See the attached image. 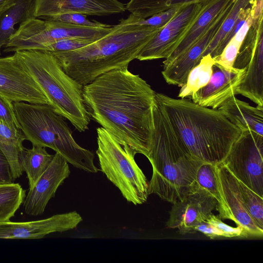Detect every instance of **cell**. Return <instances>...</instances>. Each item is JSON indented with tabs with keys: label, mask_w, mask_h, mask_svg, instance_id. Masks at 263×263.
Wrapping results in <instances>:
<instances>
[{
	"label": "cell",
	"mask_w": 263,
	"mask_h": 263,
	"mask_svg": "<svg viewBox=\"0 0 263 263\" xmlns=\"http://www.w3.org/2000/svg\"><path fill=\"white\" fill-rule=\"evenodd\" d=\"M156 93L128 67L99 76L83 86L82 92L90 118L121 143L146 157L152 144Z\"/></svg>",
	"instance_id": "6da1fadb"
},
{
	"label": "cell",
	"mask_w": 263,
	"mask_h": 263,
	"mask_svg": "<svg viewBox=\"0 0 263 263\" xmlns=\"http://www.w3.org/2000/svg\"><path fill=\"white\" fill-rule=\"evenodd\" d=\"M155 98L174 132L194 156L215 164L223 161L241 130L220 110L186 98L175 99L157 92Z\"/></svg>",
	"instance_id": "7a4b0ae2"
},
{
	"label": "cell",
	"mask_w": 263,
	"mask_h": 263,
	"mask_svg": "<svg viewBox=\"0 0 263 263\" xmlns=\"http://www.w3.org/2000/svg\"><path fill=\"white\" fill-rule=\"evenodd\" d=\"M152 144L147 157L153 168L148 194L174 203L197 187L196 177L204 163L194 156L176 135L155 98Z\"/></svg>",
	"instance_id": "3957f363"
},
{
	"label": "cell",
	"mask_w": 263,
	"mask_h": 263,
	"mask_svg": "<svg viewBox=\"0 0 263 263\" xmlns=\"http://www.w3.org/2000/svg\"><path fill=\"white\" fill-rule=\"evenodd\" d=\"M161 29L126 31L116 25L107 34L81 48L51 52L64 71L84 86L107 72L128 67Z\"/></svg>",
	"instance_id": "277c9868"
},
{
	"label": "cell",
	"mask_w": 263,
	"mask_h": 263,
	"mask_svg": "<svg viewBox=\"0 0 263 263\" xmlns=\"http://www.w3.org/2000/svg\"><path fill=\"white\" fill-rule=\"evenodd\" d=\"M14 53L40 86L54 111L79 132L87 130L90 118L84 102L83 86L64 71L49 51L31 49Z\"/></svg>",
	"instance_id": "5b68a950"
},
{
	"label": "cell",
	"mask_w": 263,
	"mask_h": 263,
	"mask_svg": "<svg viewBox=\"0 0 263 263\" xmlns=\"http://www.w3.org/2000/svg\"><path fill=\"white\" fill-rule=\"evenodd\" d=\"M13 104L21 129L32 145L51 148L77 168L92 173L100 171L95 165L93 153L76 142L64 118L49 105Z\"/></svg>",
	"instance_id": "8992f818"
},
{
	"label": "cell",
	"mask_w": 263,
	"mask_h": 263,
	"mask_svg": "<svg viewBox=\"0 0 263 263\" xmlns=\"http://www.w3.org/2000/svg\"><path fill=\"white\" fill-rule=\"evenodd\" d=\"M96 151L101 171L129 202L139 205L148 198V181L135 159L136 152L102 127L97 129Z\"/></svg>",
	"instance_id": "52a82bcc"
},
{
	"label": "cell",
	"mask_w": 263,
	"mask_h": 263,
	"mask_svg": "<svg viewBox=\"0 0 263 263\" xmlns=\"http://www.w3.org/2000/svg\"><path fill=\"white\" fill-rule=\"evenodd\" d=\"M263 136L242 130L223 163L229 171L263 197Z\"/></svg>",
	"instance_id": "ba28073f"
},
{
	"label": "cell",
	"mask_w": 263,
	"mask_h": 263,
	"mask_svg": "<svg viewBox=\"0 0 263 263\" xmlns=\"http://www.w3.org/2000/svg\"><path fill=\"white\" fill-rule=\"evenodd\" d=\"M210 0L183 5L173 18L143 47L136 59H167L174 51Z\"/></svg>",
	"instance_id": "9c48e42d"
},
{
	"label": "cell",
	"mask_w": 263,
	"mask_h": 263,
	"mask_svg": "<svg viewBox=\"0 0 263 263\" xmlns=\"http://www.w3.org/2000/svg\"><path fill=\"white\" fill-rule=\"evenodd\" d=\"M220 201L216 210L221 219L234 221L243 231V238H262L263 230L259 228L247 212L240 196L237 179L226 165L216 166Z\"/></svg>",
	"instance_id": "30bf717a"
},
{
	"label": "cell",
	"mask_w": 263,
	"mask_h": 263,
	"mask_svg": "<svg viewBox=\"0 0 263 263\" xmlns=\"http://www.w3.org/2000/svg\"><path fill=\"white\" fill-rule=\"evenodd\" d=\"M0 96L13 102L49 105L44 92L15 53L0 58Z\"/></svg>",
	"instance_id": "8fae6325"
},
{
	"label": "cell",
	"mask_w": 263,
	"mask_h": 263,
	"mask_svg": "<svg viewBox=\"0 0 263 263\" xmlns=\"http://www.w3.org/2000/svg\"><path fill=\"white\" fill-rule=\"evenodd\" d=\"M217 204L214 196L197 186L173 203L166 225L170 229H177L181 234L194 233L195 227L206 220Z\"/></svg>",
	"instance_id": "7c38bea8"
},
{
	"label": "cell",
	"mask_w": 263,
	"mask_h": 263,
	"mask_svg": "<svg viewBox=\"0 0 263 263\" xmlns=\"http://www.w3.org/2000/svg\"><path fill=\"white\" fill-rule=\"evenodd\" d=\"M82 220L74 211L32 221L1 222L0 239H41L52 233L72 230Z\"/></svg>",
	"instance_id": "4fadbf2b"
},
{
	"label": "cell",
	"mask_w": 263,
	"mask_h": 263,
	"mask_svg": "<svg viewBox=\"0 0 263 263\" xmlns=\"http://www.w3.org/2000/svg\"><path fill=\"white\" fill-rule=\"evenodd\" d=\"M70 174L68 163L55 153L46 170L26 195L23 202L25 213L31 216L43 214L49 200Z\"/></svg>",
	"instance_id": "5bb4252c"
},
{
	"label": "cell",
	"mask_w": 263,
	"mask_h": 263,
	"mask_svg": "<svg viewBox=\"0 0 263 263\" xmlns=\"http://www.w3.org/2000/svg\"><path fill=\"white\" fill-rule=\"evenodd\" d=\"M233 4L221 12L209 29L185 52L166 66L163 67L161 73L167 83L179 87L184 85L189 73L200 62L204 50L218 32Z\"/></svg>",
	"instance_id": "9a60e30c"
},
{
	"label": "cell",
	"mask_w": 263,
	"mask_h": 263,
	"mask_svg": "<svg viewBox=\"0 0 263 263\" xmlns=\"http://www.w3.org/2000/svg\"><path fill=\"white\" fill-rule=\"evenodd\" d=\"M245 71V68L227 67L215 63L209 82L190 99L200 106L217 109L227 99L236 95V89Z\"/></svg>",
	"instance_id": "2e32d148"
},
{
	"label": "cell",
	"mask_w": 263,
	"mask_h": 263,
	"mask_svg": "<svg viewBox=\"0 0 263 263\" xmlns=\"http://www.w3.org/2000/svg\"><path fill=\"white\" fill-rule=\"evenodd\" d=\"M125 10L118 0H35L34 16L67 13L104 16L123 13Z\"/></svg>",
	"instance_id": "e0dca14e"
},
{
	"label": "cell",
	"mask_w": 263,
	"mask_h": 263,
	"mask_svg": "<svg viewBox=\"0 0 263 263\" xmlns=\"http://www.w3.org/2000/svg\"><path fill=\"white\" fill-rule=\"evenodd\" d=\"M234 1L210 0L176 48L163 62V67L166 66L185 52L209 29L221 12Z\"/></svg>",
	"instance_id": "ac0fdd59"
},
{
	"label": "cell",
	"mask_w": 263,
	"mask_h": 263,
	"mask_svg": "<svg viewBox=\"0 0 263 263\" xmlns=\"http://www.w3.org/2000/svg\"><path fill=\"white\" fill-rule=\"evenodd\" d=\"M217 109L241 131L251 130L263 136L262 106H252L234 96L227 99Z\"/></svg>",
	"instance_id": "d6986e66"
},
{
	"label": "cell",
	"mask_w": 263,
	"mask_h": 263,
	"mask_svg": "<svg viewBox=\"0 0 263 263\" xmlns=\"http://www.w3.org/2000/svg\"><path fill=\"white\" fill-rule=\"evenodd\" d=\"M235 92L236 95H241L257 105L263 107V35L259 39Z\"/></svg>",
	"instance_id": "ffe728a7"
},
{
	"label": "cell",
	"mask_w": 263,
	"mask_h": 263,
	"mask_svg": "<svg viewBox=\"0 0 263 263\" xmlns=\"http://www.w3.org/2000/svg\"><path fill=\"white\" fill-rule=\"evenodd\" d=\"M25 140L21 129L0 120V149L9 164L14 180L20 177L23 172L20 164V156L25 148L23 142Z\"/></svg>",
	"instance_id": "44dd1931"
},
{
	"label": "cell",
	"mask_w": 263,
	"mask_h": 263,
	"mask_svg": "<svg viewBox=\"0 0 263 263\" xmlns=\"http://www.w3.org/2000/svg\"><path fill=\"white\" fill-rule=\"evenodd\" d=\"M35 0H15L13 5L0 14V55L1 48L16 31L14 25L35 17Z\"/></svg>",
	"instance_id": "7402d4cb"
},
{
	"label": "cell",
	"mask_w": 263,
	"mask_h": 263,
	"mask_svg": "<svg viewBox=\"0 0 263 263\" xmlns=\"http://www.w3.org/2000/svg\"><path fill=\"white\" fill-rule=\"evenodd\" d=\"M54 155L49 154L46 147L32 145L30 149L25 148L20 156V164L25 172L29 189L33 187L52 161Z\"/></svg>",
	"instance_id": "603a6c76"
},
{
	"label": "cell",
	"mask_w": 263,
	"mask_h": 263,
	"mask_svg": "<svg viewBox=\"0 0 263 263\" xmlns=\"http://www.w3.org/2000/svg\"><path fill=\"white\" fill-rule=\"evenodd\" d=\"M256 0H235L218 32L204 50L202 57L210 54L214 59L223 51V44L238 19L241 11Z\"/></svg>",
	"instance_id": "cb8c5ba5"
},
{
	"label": "cell",
	"mask_w": 263,
	"mask_h": 263,
	"mask_svg": "<svg viewBox=\"0 0 263 263\" xmlns=\"http://www.w3.org/2000/svg\"><path fill=\"white\" fill-rule=\"evenodd\" d=\"M208 0H130L125 9L138 19H145L171 8Z\"/></svg>",
	"instance_id": "d4e9b609"
},
{
	"label": "cell",
	"mask_w": 263,
	"mask_h": 263,
	"mask_svg": "<svg viewBox=\"0 0 263 263\" xmlns=\"http://www.w3.org/2000/svg\"><path fill=\"white\" fill-rule=\"evenodd\" d=\"M214 59L206 54L201 58L199 63L189 73L184 85L181 87L178 97L191 98L197 91L209 82L213 73Z\"/></svg>",
	"instance_id": "484cf974"
},
{
	"label": "cell",
	"mask_w": 263,
	"mask_h": 263,
	"mask_svg": "<svg viewBox=\"0 0 263 263\" xmlns=\"http://www.w3.org/2000/svg\"><path fill=\"white\" fill-rule=\"evenodd\" d=\"M26 195V190L18 183H0V222L14 216Z\"/></svg>",
	"instance_id": "4316f807"
},
{
	"label": "cell",
	"mask_w": 263,
	"mask_h": 263,
	"mask_svg": "<svg viewBox=\"0 0 263 263\" xmlns=\"http://www.w3.org/2000/svg\"><path fill=\"white\" fill-rule=\"evenodd\" d=\"M237 182L242 201L247 212L256 225L263 230V197L238 179Z\"/></svg>",
	"instance_id": "83f0119b"
},
{
	"label": "cell",
	"mask_w": 263,
	"mask_h": 263,
	"mask_svg": "<svg viewBox=\"0 0 263 263\" xmlns=\"http://www.w3.org/2000/svg\"><path fill=\"white\" fill-rule=\"evenodd\" d=\"M217 164L206 162L202 164L197 172L196 183L198 187L214 196L218 202L220 194L216 174Z\"/></svg>",
	"instance_id": "f1b7e54d"
},
{
	"label": "cell",
	"mask_w": 263,
	"mask_h": 263,
	"mask_svg": "<svg viewBox=\"0 0 263 263\" xmlns=\"http://www.w3.org/2000/svg\"><path fill=\"white\" fill-rule=\"evenodd\" d=\"M39 18L45 20L62 22L71 25L95 28H108L110 25L102 24L97 21L87 19L85 15L79 13H61L49 16H41Z\"/></svg>",
	"instance_id": "f546056e"
},
{
	"label": "cell",
	"mask_w": 263,
	"mask_h": 263,
	"mask_svg": "<svg viewBox=\"0 0 263 263\" xmlns=\"http://www.w3.org/2000/svg\"><path fill=\"white\" fill-rule=\"evenodd\" d=\"M243 39L235 34L223 49L221 53L214 59L215 63L227 67H233Z\"/></svg>",
	"instance_id": "4dcf8cb0"
},
{
	"label": "cell",
	"mask_w": 263,
	"mask_h": 263,
	"mask_svg": "<svg viewBox=\"0 0 263 263\" xmlns=\"http://www.w3.org/2000/svg\"><path fill=\"white\" fill-rule=\"evenodd\" d=\"M92 42L76 39H62L44 45L36 49L45 50L52 52H66L81 48Z\"/></svg>",
	"instance_id": "1f68e13d"
},
{
	"label": "cell",
	"mask_w": 263,
	"mask_h": 263,
	"mask_svg": "<svg viewBox=\"0 0 263 263\" xmlns=\"http://www.w3.org/2000/svg\"><path fill=\"white\" fill-rule=\"evenodd\" d=\"M205 221L220 231L223 237L243 238V231L240 227H232L227 224L222 222L218 215L212 214Z\"/></svg>",
	"instance_id": "d6a6232c"
},
{
	"label": "cell",
	"mask_w": 263,
	"mask_h": 263,
	"mask_svg": "<svg viewBox=\"0 0 263 263\" xmlns=\"http://www.w3.org/2000/svg\"><path fill=\"white\" fill-rule=\"evenodd\" d=\"M0 120L14 125L21 129V126L15 115L13 102L1 96H0Z\"/></svg>",
	"instance_id": "836d02e7"
},
{
	"label": "cell",
	"mask_w": 263,
	"mask_h": 263,
	"mask_svg": "<svg viewBox=\"0 0 263 263\" xmlns=\"http://www.w3.org/2000/svg\"><path fill=\"white\" fill-rule=\"evenodd\" d=\"M14 181L9 164L0 149V183H11Z\"/></svg>",
	"instance_id": "e575fe53"
},
{
	"label": "cell",
	"mask_w": 263,
	"mask_h": 263,
	"mask_svg": "<svg viewBox=\"0 0 263 263\" xmlns=\"http://www.w3.org/2000/svg\"><path fill=\"white\" fill-rule=\"evenodd\" d=\"M194 230L195 232H200L211 239L220 236L223 237V234L220 231L205 220L196 225Z\"/></svg>",
	"instance_id": "d590c367"
},
{
	"label": "cell",
	"mask_w": 263,
	"mask_h": 263,
	"mask_svg": "<svg viewBox=\"0 0 263 263\" xmlns=\"http://www.w3.org/2000/svg\"><path fill=\"white\" fill-rule=\"evenodd\" d=\"M15 0H0V14L13 5Z\"/></svg>",
	"instance_id": "8d00e7d4"
}]
</instances>
